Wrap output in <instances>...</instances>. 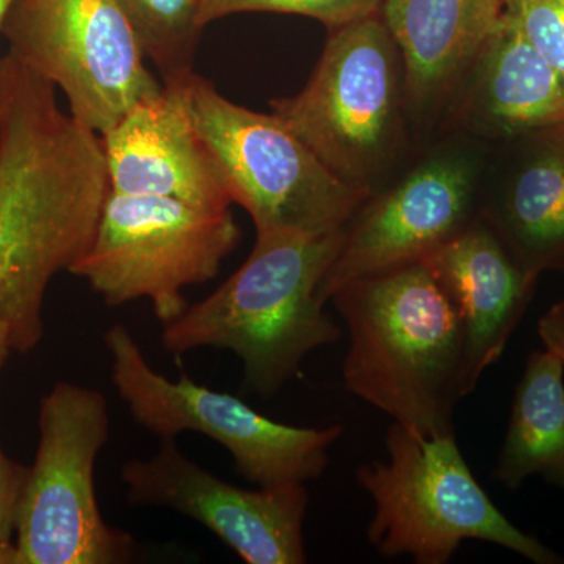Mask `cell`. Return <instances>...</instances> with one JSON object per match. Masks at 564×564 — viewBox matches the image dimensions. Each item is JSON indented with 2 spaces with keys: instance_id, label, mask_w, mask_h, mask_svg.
<instances>
[{
  "instance_id": "cell-1",
  "label": "cell",
  "mask_w": 564,
  "mask_h": 564,
  "mask_svg": "<svg viewBox=\"0 0 564 564\" xmlns=\"http://www.w3.org/2000/svg\"><path fill=\"white\" fill-rule=\"evenodd\" d=\"M328 302L347 326L345 388L419 436L454 432L463 334L425 262L345 282Z\"/></svg>"
},
{
  "instance_id": "cell-2",
  "label": "cell",
  "mask_w": 564,
  "mask_h": 564,
  "mask_svg": "<svg viewBox=\"0 0 564 564\" xmlns=\"http://www.w3.org/2000/svg\"><path fill=\"white\" fill-rule=\"evenodd\" d=\"M345 231L258 232L243 265L217 291L163 325L173 355L221 348L239 356L245 386L263 399L299 373L310 352L343 337L318 288L343 248Z\"/></svg>"
},
{
  "instance_id": "cell-3",
  "label": "cell",
  "mask_w": 564,
  "mask_h": 564,
  "mask_svg": "<svg viewBox=\"0 0 564 564\" xmlns=\"http://www.w3.org/2000/svg\"><path fill=\"white\" fill-rule=\"evenodd\" d=\"M384 447L388 459L356 470L358 484L373 502L367 536L381 555L445 564L463 541L478 540L536 564L564 562L494 505L475 480L454 432L419 436L392 422Z\"/></svg>"
},
{
  "instance_id": "cell-4",
  "label": "cell",
  "mask_w": 564,
  "mask_h": 564,
  "mask_svg": "<svg viewBox=\"0 0 564 564\" xmlns=\"http://www.w3.org/2000/svg\"><path fill=\"white\" fill-rule=\"evenodd\" d=\"M270 109L334 176L373 195L402 150L406 117L402 57L380 13L332 29L303 90Z\"/></svg>"
},
{
  "instance_id": "cell-5",
  "label": "cell",
  "mask_w": 564,
  "mask_h": 564,
  "mask_svg": "<svg viewBox=\"0 0 564 564\" xmlns=\"http://www.w3.org/2000/svg\"><path fill=\"white\" fill-rule=\"evenodd\" d=\"M166 84L180 93L232 203L251 215L256 231H340L369 198L334 176L276 115L229 101L195 70Z\"/></svg>"
},
{
  "instance_id": "cell-6",
  "label": "cell",
  "mask_w": 564,
  "mask_h": 564,
  "mask_svg": "<svg viewBox=\"0 0 564 564\" xmlns=\"http://www.w3.org/2000/svg\"><path fill=\"white\" fill-rule=\"evenodd\" d=\"M40 443L18 513L20 564L131 562L135 540L104 521L95 489L110 436L106 397L61 381L40 403Z\"/></svg>"
},
{
  "instance_id": "cell-7",
  "label": "cell",
  "mask_w": 564,
  "mask_h": 564,
  "mask_svg": "<svg viewBox=\"0 0 564 564\" xmlns=\"http://www.w3.org/2000/svg\"><path fill=\"white\" fill-rule=\"evenodd\" d=\"M110 375L133 421L159 440L199 433L232 456L237 473L259 488L306 485L325 473L343 425L300 429L272 421L231 393L196 384L188 375L170 380L144 358L124 325L104 334Z\"/></svg>"
},
{
  "instance_id": "cell-8",
  "label": "cell",
  "mask_w": 564,
  "mask_h": 564,
  "mask_svg": "<svg viewBox=\"0 0 564 564\" xmlns=\"http://www.w3.org/2000/svg\"><path fill=\"white\" fill-rule=\"evenodd\" d=\"M240 237L229 209L109 192L90 247L69 273L111 307L148 300L169 325L188 307L182 292L214 280Z\"/></svg>"
},
{
  "instance_id": "cell-9",
  "label": "cell",
  "mask_w": 564,
  "mask_h": 564,
  "mask_svg": "<svg viewBox=\"0 0 564 564\" xmlns=\"http://www.w3.org/2000/svg\"><path fill=\"white\" fill-rule=\"evenodd\" d=\"M9 52L61 88L70 117L102 135L163 90L117 0H14Z\"/></svg>"
},
{
  "instance_id": "cell-10",
  "label": "cell",
  "mask_w": 564,
  "mask_h": 564,
  "mask_svg": "<svg viewBox=\"0 0 564 564\" xmlns=\"http://www.w3.org/2000/svg\"><path fill=\"white\" fill-rule=\"evenodd\" d=\"M133 507L170 508L209 529L248 564L306 563V485L243 489L187 458L176 440H161L147 459L122 464Z\"/></svg>"
},
{
  "instance_id": "cell-11",
  "label": "cell",
  "mask_w": 564,
  "mask_h": 564,
  "mask_svg": "<svg viewBox=\"0 0 564 564\" xmlns=\"http://www.w3.org/2000/svg\"><path fill=\"white\" fill-rule=\"evenodd\" d=\"M477 158L441 150L391 187L377 191L348 223L339 254L321 282L318 299L345 282L423 261L477 217Z\"/></svg>"
},
{
  "instance_id": "cell-12",
  "label": "cell",
  "mask_w": 564,
  "mask_h": 564,
  "mask_svg": "<svg viewBox=\"0 0 564 564\" xmlns=\"http://www.w3.org/2000/svg\"><path fill=\"white\" fill-rule=\"evenodd\" d=\"M423 262L454 303L463 334L462 397L499 361L532 302L540 274L527 269L477 214Z\"/></svg>"
},
{
  "instance_id": "cell-13",
  "label": "cell",
  "mask_w": 564,
  "mask_h": 564,
  "mask_svg": "<svg viewBox=\"0 0 564 564\" xmlns=\"http://www.w3.org/2000/svg\"><path fill=\"white\" fill-rule=\"evenodd\" d=\"M99 137L110 192L162 196L209 210H226L234 204L214 155L173 85L163 84L158 96L133 107Z\"/></svg>"
},
{
  "instance_id": "cell-14",
  "label": "cell",
  "mask_w": 564,
  "mask_h": 564,
  "mask_svg": "<svg viewBox=\"0 0 564 564\" xmlns=\"http://www.w3.org/2000/svg\"><path fill=\"white\" fill-rule=\"evenodd\" d=\"M403 65L404 102L425 115L458 95L503 13L502 0H383Z\"/></svg>"
},
{
  "instance_id": "cell-15",
  "label": "cell",
  "mask_w": 564,
  "mask_h": 564,
  "mask_svg": "<svg viewBox=\"0 0 564 564\" xmlns=\"http://www.w3.org/2000/svg\"><path fill=\"white\" fill-rule=\"evenodd\" d=\"M458 96L456 118L492 139L564 122V77L505 10Z\"/></svg>"
},
{
  "instance_id": "cell-16",
  "label": "cell",
  "mask_w": 564,
  "mask_h": 564,
  "mask_svg": "<svg viewBox=\"0 0 564 564\" xmlns=\"http://www.w3.org/2000/svg\"><path fill=\"white\" fill-rule=\"evenodd\" d=\"M505 141L507 169L478 214L527 269L564 270V122Z\"/></svg>"
},
{
  "instance_id": "cell-17",
  "label": "cell",
  "mask_w": 564,
  "mask_h": 564,
  "mask_svg": "<svg viewBox=\"0 0 564 564\" xmlns=\"http://www.w3.org/2000/svg\"><path fill=\"white\" fill-rule=\"evenodd\" d=\"M533 475L564 488V364L547 350L527 359L492 477L516 489Z\"/></svg>"
},
{
  "instance_id": "cell-18",
  "label": "cell",
  "mask_w": 564,
  "mask_h": 564,
  "mask_svg": "<svg viewBox=\"0 0 564 564\" xmlns=\"http://www.w3.org/2000/svg\"><path fill=\"white\" fill-rule=\"evenodd\" d=\"M144 58L162 74V84L193 70L204 29L203 0H117Z\"/></svg>"
},
{
  "instance_id": "cell-19",
  "label": "cell",
  "mask_w": 564,
  "mask_h": 564,
  "mask_svg": "<svg viewBox=\"0 0 564 564\" xmlns=\"http://www.w3.org/2000/svg\"><path fill=\"white\" fill-rule=\"evenodd\" d=\"M381 2L383 0H203L202 21L206 28L231 14L272 11L313 18L336 29L378 13Z\"/></svg>"
},
{
  "instance_id": "cell-20",
  "label": "cell",
  "mask_w": 564,
  "mask_h": 564,
  "mask_svg": "<svg viewBox=\"0 0 564 564\" xmlns=\"http://www.w3.org/2000/svg\"><path fill=\"white\" fill-rule=\"evenodd\" d=\"M530 44L564 77V0H502Z\"/></svg>"
},
{
  "instance_id": "cell-21",
  "label": "cell",
  "mask_w": 564,
  "mask_h": 564,
  "mask_svg": "<svg viewBox=\"0 0 564 564\" xmlns=\"http://www.w3.org/2000/svg\"><path fill=\"white\" fill-rule=\"evenodd\" d=\"M29 469L18 466L3 454L0 445V545L13 544L17 533L18 513Z\"/></svg>"
},
{
  "instance_id": "cell-22",
  "label": "cell",
  "mask_w": 564,
  "mask_h": 564,
  "mask_svg": "<svg viewBox=\"0 0 564 564\" xmlns=\"http://www.w3.org/2000/svg\"><path fill=\"white\" fill-rule=\"evenodd\" d=\"M538 334L544 350L551 351L564 364V300L551 307L538 322Z\"/></svg>"
},
{
  "instance_id": "cell-23",
  "label": "cell",
  "mask_w": 564,
  "mask_h": 564,
  "mask_svg": "<svg viewBox=\"0 0 564 564\" xmlns=\"http://www.w3.org/2000/svg\"><path fill=\"white\" fill-rule=\"evenodd\" d=\"M10 351H13L10 343V329L6 322L0 321V367L9 358Z\"/></svg>"
},
{
  "instance_id": "cell-24",
  "label": "cell",
  "mask_w": 564,
  "mask_h": 564,
  "mask_svg": "<svg viewBox=\"0 0 564 564\" xmlns=\"http://www.w3.org/2000/svg\"><path fill=\"white\" fill-rule=\"evenodd\" d=\"M0 564H20L17 544L0 545Z\"/></svg>"
},
{
  "instance_id": "cell-25",
  "label": "cell",
  "mask_w": 564,
  "mask_h": 564,
  "mask_svg": "<svg viewBox=\"0 0 564 564\" xmlns=\"http://www.w3.org/2000/svg\"><path fill=\"white\" fill-rule=\"evenodd\" d=\"M14 0H0V29H2L3 21H6L7 14L13 6Z\"/></svg>"
}]
</instances>
